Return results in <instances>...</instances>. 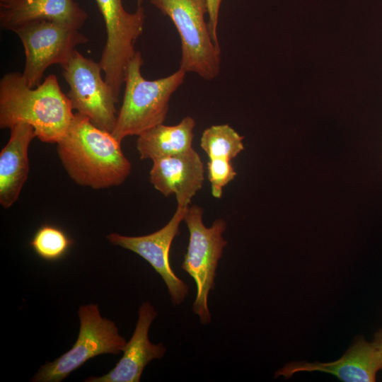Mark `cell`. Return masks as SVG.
Returning <instances> with one entry per match:
<instances>
[{
  "instance_id": "cell-1",
  "label": "cell",
  "mask_w": 382,
  "mask_h": 382,
  "mask_svg": "<svg viewBox=\"0 0 382 382\" xmlns=\"http://www.w3.org/2000/svg\"><path fill=\"white\" fill-rule=\"evenodd\" d=\"M57 144L64 169L79 185L97 190L118 186L130 174L131 163L122 152L121 141L81 114H74Z\"/></svg>"
},
{
  "instance_id": "cell-2",
  "label": "cell",
  "mask_w": 382,
  "mask_h": 382,
  "mask_svg": "<svg viewBox=\"0 0 382 382\" xmlns=\"http://www.w3.org/2000/svg\"><path fill=\"white\" fill-rule=\"evenodd\" d=\"M69 98L55 75L35 88L29 87L20 72H8L0 80V127L11 129L25 122L42 142L57 143L66 133L74 113Z\"/></svg>"
},
{
  "instance_id": "cell-3",
  "label": "cell",
  "mask_w": 382,
  "mask_h": 382,
  "mask_svg": "<svg viewBox=\"0 0 382 382\" xmlns=\"http://www.w3.org/2000/svg\"><path fill=\"white\" fill-rule=\"evenodd\" d=\"M143 64L141 54L137 51L126 69L122 104L112 132L120 141L163 124L170 98L185 78L186 72L179 68L166 77L147 80L141 72Z\"/></svg>"
},
{
  "instance_id": "cell-4",
  "label": "cell",
  "mask_w": 382,
  "mask_h": 382,
  "mask_svg": "<svg viewBox=\"0 0 382 382\" xmlns=\"http://www.w3.org/2000/svg\"><path fill=\"white\" fill-rule=\"evenodd\" d=\"M175 25L181 42L180 69L205 80L220 73L221 48L213 40L205 21L206 0H149Z\"/></svg>"
},
{
  "instance_id": "cell-5",
  "label": "cell",
  "mask_w": 382,
  "mask_h": 382,
  "mask_svg": "<svg viewBox=\"0 0 382 382\" xmlns=\"http://www.w3.org/2000/svg\"><path fill=\"white\" fill-rule=\"evenodd\" d=\"M202 216V207L198 205L187 207L183 220L190 236L181 268L193 278L197 286L192 311L202 324H208L211 322L208 296L214 287L216 270L227 245L222 237L226 224L224 219H218L210 227H206Z\"/></svg>"
},
{
  "instance_id": "cell-6",
  "label": "cell",
  "mask_w": 382,
  "mask_h": 382,
  "mask_svg": "<svg viewBox=\"0 0 382 382\" xmlns=\"http://www.w3.org/2000/svg\"><path fill=\"white\" fill-rule=\"evenodd\" d=\"M80 330L72 347L52 362H47L31 378L33 382H60L91 358L118 354L126 346L113 321L103 318L97 304L80 306Z\"/></svg>"
},
{
  "instance_id": "cell-7",
  "label": "cell",
  "mask_w": 382,
  "mask_h": 382,
  "mask_svg": "<svg viewBox=\"0 0 382 382\" xmlns=\"http://www.w3.org/2000/svg\"><path fill=\"white\" fill-rule=\"evenodd\" d=\"M69 85L66 94L73 110L87 117L97 127L112 132L117 116L119 98L101 76L100 63L85 57L76 50L61 66Z\"/></svg>"
},
{
  "instance_id": "cell-8",
  "label": "cell",
  "mask_w": 382,
  "mask_h": 382,
  "mask_svg": "<svg viewBox=\"0 0 382 382\" xmlns=\"http://www.w3.org/2000/svg\"><path fill=\"white\" fill-rule=\"evenodd\" d=\"M106 31V42L99 62L105 80L119 98L135 44L144 31L146 14L142 6L127 11L122 0H95Z\"/></svg>"
},
{
  "instance_id": "cell-9",
  "label": "cell",
  "mask_w": 382,
  "mask_h": 382,
  "mask_svg": "<svg viewBox=\"0 0 382 382\" xmlns=\"http://www.w3.org/2000/svg\"><path fill=\"white\" fill-rule=\"evenodd\" d=\"M21 40L25 57L23 76L27 85L35 88L52 64H65L76 46L88 39L79 29L47 21L27 23L13 30Z\"/></svg>"
},
{
  "instance_id": "cell-10",
  "label": "cell",
  "mask_w": 382,
  "mask_h": 382,
  "mask_svg": "<svg viewBox=\"0 0 382 382\" xmlns=\"http://www.w3.org/2000/svg\"><path fill=\"white\" fill-rule=\"evenodd\" d=\"M188 207L177 206L167 224L151 234L126 236L112 233L107 236L109 242L129 250L146 260L166 283L172 303L180 305L188 295V286L172 270L169 260L170 245L179 234V227Z\"/></svg>"
},
{
  "instance_id": "cell-11",
  "label": "cell",
  "mask_w": 382,
  "mask_h": 382,
  "mask_svg": "<svg viewBox=\"0 0 382 382\" xmlns=\"http://www.w3.org/2000/svg\"><path fill=\"white\" fill-rule=\"evenodd\" d=\"M149 176L154 188L165 197L174 194L178 205L189 207L202 187L204 164L192 148L182 154L153 161Z\"/></svg>"
},
{
  "instance_id": "cell-12",
  "label": "cell",
  "mask_w": 382,
  "mask_h": 382,
  "mask_svg": "<svg viewBox=\"0 0 382 382\" xmlns=\"http://www.w3.org/2000/svg\"><path fill=\"white\" fill-rule=\"evenodd\" d=\"M382 369V354L374 344L364 339L357 340L339 359L328 363L294 361L279 369L275 377L289 378L303 371H321L332 374L345 382L375 381Z\"/></svg>"
},
{
  "instance_id": "cell-13",
  "label": "cell",
  "mask_w": 382,
  "mask_h": 382,
  "mask_svg": "<svg viewBox=\"0 0 382 382\" xmlns=\"http://www.w3.org/2000/svg\"><path fill=\"white\" fill-rule=\"evenodd\" d=\"M139 318L133 335L116 366L101 376H91L86 382H139L143 370L154 359H161L166 349L162 343L154 345L148 337L149 327L158 313L149 302L139 308Z\"/></svg>"
},
{
  "instance_id": "cell-14",
  "label": "cell",
  "mask_w": 382,
  "mask_h": 382,
  "mask_svg": "<svg viewBox=\"0 0 382 382\" xmlns=\"http://www.w3.org/2000/svg\"><path fill=\"white\" fill-rule=\"evenodd\" d=\"M0 153V204L8 209L19 197L29 172L28 147L36 137L34 128L25 122L15 125Z\"/></svg>"
},
{
  "instance_id": "cell-15",
  "label": "cell",
  "mask_w": 382,
  "mask_h": 382,
  "mask_svg": "<svg viewBox=\"0 0 382 382\" xmlns=\"http://www.w3.org/2000/svg\"><path fill=\"white\" fill-rule=\"evenodd\" d=\"M88 17L74 0H22L11 6H1L0 25L13 31L27 23L47 21L79 30Z\"/></svg>"
},
{
  "instance_id": "cell-16",
  "label": "cell",
  "mask_w": 382,
  "mask_h": 382,
  "mask_svg": "<svg viewBox=\"0 0 382 382\" xmlns=\"http://www.w3.org/2000/svg\"><path fill=\"white\" fill-rule=\"evenodd\" d=\"M195 125V120L187 116L175 125L163 123L144 132L137 141L140 158L153 161L191 149Z\"/></svg>"
},
{
  "instance_id": "cell-17",
  "label": "cell",
  "mask_w": 382,
  "mask_h": 382,
  "mask_svg": "<svg viewBox=\"0 0 382 382\" xmlns=\"http://www.w3.org/2000/svg\"><path fill=\"white\" fill-rule=\"evenodd\" d=\"M243 137L228 124L206 128L200 138V147L209 159L231 161L244 149Z\"/></svg>"
},
{
  "instance_id": "cell-18",
  "label": "cell",
  "mask_w": 382,
  "mask_h": 382,
  "mask_svg": "<svg viewBox=\"0 0 382 382\" xmlns=\"http://www.w3.org/2000/svg\"><path fill=\"white\" fill-rule=\"evenodd\" d=\"M71 244V240L61 228L48 224L39 228L30 241L35 253L47 261L61 259Z\"/></svg>"
},
{
  "instance_id": "cell-19",
  "label": "cell",
  "mask_w": 382,
  "mask_h": 382,
  "mask_svg": "<svg viewBox=\"0 0 382 382\" xmlns=\"http://www.w3.org/2000/svg\"><path fill=\"white\" fill-rule=\"evenodd\" d=\"M207 172L212 194L215 198H221L223 188L237 175L231 161L224 159H209Z\"/></svg>"
},
{
  "instance_id": "cell-20",
  "label": "cell",
  "mask_w": 382,
  "mask_h": 382,
  "mask_svg": "<svg viewBox=\"0 0 382 382\" xmlns=\"http://www.w3.org/2000/svg\"><path fill=\"white\" fill-rule=\"evenodd\" d=\"M207 6L208 25L214 42L219 45L217 28L219 10L222 0H206Z\"/></svg>"
},
{
  "instance_id": "cell-21",
  "label": "cell",
  "mask_w": 382,
  "mask_h": 382,
  "mask_svg": "<svg viewBox=\"0 0 382 382\" xmlns=\"http://www.w3.org/2000/svg\"><path fill=\"white\" fill-rule=\"evenodd\" d=\"M373 342L382 354V330L376 333Z\"/></svg>"
},
{
  "instance_id": "cell-22",
  "label": "cell",
  "mask_w": 382,
  "mask_h": 382,
  "mask_svg": "<svg viewBox=\"0 0 382 382\" xmlns=\"http://www.w3.org/2000/svg\"><path fill=\"white\" fill-rule=\"evenodd\" d=\"M21 1L22 0H0V6H11Z\"/></svg>"
},
{
  "instance_id": "cell-23",
  "label": "cell",
  "mask_w": 382,
  "mask_h": 382,
  "mask_svg": "<svg viewBox=\"0 0 382 382\" xmlns=\"http://www.w3.org/2000/svg\"><path fill=\"white\" fill-rule=\"evenodd\" d=\"M143 1H144V0H137V6H141Z\"/></svg>"
}]
</instances>
